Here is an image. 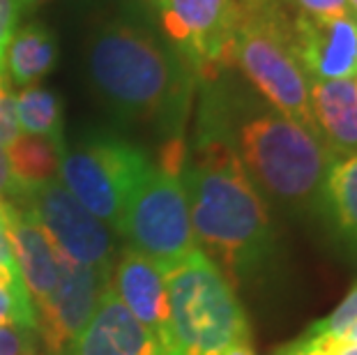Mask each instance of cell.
I'll list each match as a JSON object with an SVG mask.
<instances>
[{"mask_svg":"<svg viewBox=\"0 0 357 355\" xmlns=\"http://www.w3.org/2000/svg\"><path fill=\"white\" fill-rule=\"evenodd\" d=\"M233 67H240L272 109L321 139L309 104V79L295 51L293 17H286L277 0H238Z\"/></svg>","mask_w":357,"mask_h":355,"instance_id":"cell-5","label":"cell"},{"mask_svg":"<svg viewBox=\"0 0 357 355\" xmlns=\"http://www.w3.org/2000/svg\"><path fill=\"white\" fill-rule=\"evenodd\" d=\"M109 286L118 300L159 339L166 351L169 337V291L166 275L150 259L134 249H125L120 261L113 263Z\"/></svg>","mask_w":357,"mask_h":355,"instance_id":"cell-14","label":"cell"},{"mask_svg":"<svg viewBox=\"0 0 357 355\" xmlns=\"http://www.w3.org/2000/svg\"><path fill=\"white\" fill-rule=\"evenodd\" d=\"M21 3H24V7H28V10H33V7L49 3V0H21Z\"/></svg>","mask_w":357,"mask_h":355,"instance_id":"cell-28","label":"cell"},{"mask_svg":"<svg viewBox=\"0 0 357 355\" xmlns=\"http://www.w3.org/2000/svg\"><path fill=\"white\" fill-rule=\"evenodd\" d=\"M5 150L12 173L24 187L56 178L60 171V157L65 153V148H58L49 139L33 137V134H19Z\"/></svg>","mask_w":357,"mask_h":355,"instance_id":"cell-18","label":"cell"},{"mask_svg":"<svg viewBox=\"0 0 357 355\" xmlns=\"http://www.w3.org/2000/svg\"><path fill=\"white\" fill-rule=\"evenodd\" d=\"M323 208L357 254V155L332 160L323 185Z\"/></svg>","mask_w":357,"mask_h":355,"instance_id":"cell-17","label":"cell"},{"mask_svg":"<svg viewBox=\"0 0 357 355\" xmlns=\"http://www.w3.org/2000/svg\"><path fill=\"white\" fill-rule=\"evenodd\" d=\"M180 178L201 252L231 286L256 277L275 254V226L268 203L235 155L217 86L203 97L194 146L187 150Z\"/></svg>","mask_w":357,"mask_h":355,"instance_id":"cell-1","label":"cell"},{"mask_svg":"<svg viewBox=\"0 0 357 355\" xmlns=\"http://www.w3.org/2000/svg\"><path fill=\"white\" fill-rule=\"evenodd\" d=\"M67 355H169L159 339L118 300L109 284L104 286L97 307L86 328Z\"/></svg>","mask_w":357,"mask_h":355,"instance_id":"cell-12","label":"cell"},{"mask_svg":"<svg viewBox=\"0 0 357 355\" xmlns=\"http://www.w3.org/2000/svg\"><path fill=\"white\" fill-rule=\"evenodd\" d=\"M159 24L192 72L205 83L233 67L238 0H155Z\"/></svg>","mask_w":357,"mask_h":355,"instance_id":"cell-8","label":"cell"},{"mask_svg":"<svg viewBox=\"0 0 357 355\" xmlns=\"http://www.w3.org/2000/svg\"><path fill=\"white\" fill-rule=\"evenodd\" d=\"M0 326H21L28 330H37V314L33 302L14 296V293L0 286Z\"/></svg>","mask_w":357,"mask_h":355,"instance_id":"cell-21","label":"cell"},{"mask_svg":"<svg viewBox=\"0 0 357 355\" xmlns=\"http://www.w3.org/2000/svg\"><path fill=\"white\" fill-rule=\"evenodd\" d=\"M302 12L309 17H351V5L348 0H295Z\"/></svg>","mask_w":357,"mask_h":355,"instance_id":"cell-26","label":"cell"},{"mask_svg":"<svg viewBox=\"0 0 357 355\" xmlns=\"http://www.w3.org/2000/svg\"><path fill=\"white\" fill-rule=\"evenodd\" d=\"M222 93L235 155L265 203L288 213L323 208V185L332 164L323 141L252 97Z\"/></svg>","mask_w":357,"mask_h":355,"instance_id":"cell-3","label":"cell"},{"mask_svg":"<svg viewBox=\"0 0 357 355\" xmlns=\"http://www.w3.org/2000/svg\"><path fill=\"white\" fill-rule=\"evenodd\" d=\"M21 206H26L35 215L42 229L49 233L60 252H65L72 261L97 270L106 279H111L113 270V238L109 229L86 210L74 196L67 192L56 178L47 183L28 187L21 196Z\"/></svg>","mask_w":357,"mask_h":355,"instance_id":"cell-9","label":"cell"},{"mask_svg":"<svg viewBox=\"0 0 357 355\" xmlns=\"http://www.w3.org/2000/svg\"><path fill=\"white\" fill-rule=\"evenodd\" d=\"M0 355H40L37 330L21 326H0Z\"/></svg>","mask_w":357,"mask_h":355,"instance_id":"cell-23","label":"cell"},{"mask_svg":"<svg viewBox=\"0 0 357 355\" xmlns=\"http://www.w3.org/2000/svg\"><path fill=\"white\" fill-rule=\"evenodd\" d=\"M169 355H224L252 342L247 312L224 273L194 249L166 273Z\"/></svg>","mask_w":357,"mask_h":355,"instance_id":"cell-4","label":"cell"},{"mask_svg":"<svg viewBox=\"0 0 357 355\" xmlns=\"http://www.w3.org/2000/svg\"><path fill=\"white\" fill-rule=\"evenodd\" d=\"M348 5H351V12H353V17L357 19V0H348Z\"/></svg>","mask_w":357,"mask_h":355,"instance_id":"cell-30","label":"cell"},{"mask_svg":"<svg viewBox=\"0 0 357 355\" xmlns=\"http://www.w3.org/2000/svg\"><path fill=\"white\" fill-rule=\"evenodd\" d=\"M298 60L309 81L357 79V19L353 17H293Z\"/></svg>","mask_w":357,"mask_h":355,"instance_id":"cell-11","label":"cell"},{"mask_svg":"<svg viewBox=\"0 0 357 355\" xmlns=\"http://www.w3.org/2000/svg\"><path fill=\"white\" fill-rule=\"evenodd\" d=\"M58 63V40L51 30L40 24L30 21L28 26L17 30L10 42L5 58V70L10 72L12 83L17 86H37Z\"/></svg>","mask_w":357,"mask_h":355,"instance_id":"cell-16","label":"cell"},{"mask_svg":"<svg viewBox=\"0 0 357 355\" xmlns=\"http://www.w3.org/2000/svg\"><path fill=\"white\" fill-rule=\"evenodd\" d=\"M95 93L127 123L155 125L166 139L185 132L192 100V67L176 49L123 21L97 28L86 49Z\"/></svg>","mask_w":357,"mask_h":355,"instance_id":"cell-2","label":"cell"},{"mask_svg":"<svg viewBox=\"0 0 357 355\" xmlns=\"http://www.w3.org/2000/svg\"><path fill=\"white\" fill-rule=\"evenodd\" d=\"M10 77L3 74L0 77V146H10L21 134L19 120H17V102H14Z\"/></svg>","mask_w":357,"mask_h":355,"instance_id":"cell-22","label":"cell"},{"mask_svg":"<svg viewBox=\"0 0 357 355\" xmlns=\"http://www.w3.org/2000/svg\"><path fill=\"white\" fill-rule=\"evenodd\" d=\"M346 339H353V342H357V323H353V328L348 330V335H346Z\"/></svg>","mask_w":357,"mask_h":355,"instance_id":"cell-29","label":"cell"},{"mask_svg":"<svg viewBox=\"0 0 357 355\" xmlns=\"http://www.w3.org/2000/svg\"><path fill=\"white\" fill-rule=\"evenodd\" d=\"M153 162L139 146L116 134H88L60 157V180L100 222L118 229L129 199Z\"/></svg>","mask_w":357,"mask_h":355,"instance_id":"cell-6","label":"cell"},{"mask_svg":"<svg viewBox=\"0 0 357 355\" xmlns=\"http://www.w3.org/2000/svg\"><path fill=\"white\" fill-rule=\"evenodd\" d=\"M116 231L129 249L150 259L164 275L199 249L182 178L162 171L157 164L136 187Z\"/></svg>","mask_w":357,"mask_h":355,"instance_id":"cell-7","label":"cell"},{"mask_svg":"<svg viewBox=\"0 0 357 355\" xmlns=\"http://www.w3.org/2000/svg\"><path fill=\"white\" fill-rule=\"evenodd\" d=\"M17 102V120L19 130L33 137L49 139L58 148L63 143V100L42 86H28L14 97Z\"/></svg>","mask_w":357,"mask_h":355,"instance_id":"cell-19","label":"cell"},{"mask_svg":"<svg viewBox=\"0 0 357 355\" xmlns=\"http://www.w3.org/2000/svg\"><path fill=\"white\" fill-rule=\"evenodd\" d=\"M24 3L21 0H0V77L5 74V58L14 33H17Z\"/></svg>","mask_w":357,"mask_h":355,"instance_id":"cell-24","label":"cell"},{"mask_svg":"<svg viewBox=\"0 0 357 355\" xmlns=\"http://www.w3.org/2000/svg\"><path fill=\"white\" fill-rule=\"evenodd\" d=\"M309 104L332 160L357 155V81H309Z\"/></svg>","mask_w":357,"mask_h":355,"instance_id":"cell-15","label":"cell"},{"mask_svg":"<svg viewBox=\"0 0 357 355\" xmlns=\"http://www.w3.org/2000/svg\"><path fill=\"white\" fill-rule=\"evenodd\" d=\"M5 222L21 279H24L37 314V309L51 298L58 286V247L53 245L49 233L42 229L35 215L21 203L5 201Z\"/></svg>","mask_w":357,"mask_h":355,"instance_id":"cell-13","label":"cell"},{"mask_svg":"<svg viewBox=\"0 0 357 355\" xmlns=\"http://www.w3.org/2000/svg\"><path fill=\"white\" fill-rule=\"evenodd\" d=\"M58 268L60 279L56 291L37 309V330L42 332L47 355H67L93 316L104 286L109 284L104 275L72 261L60 249Z\"/></svg>","mask_w":357,"mask_h":355,"instance_id":"cell-10","label":"cell"},{"mask_svg":"<svg viewBox=\"0 0 357 355\" xmlns=\"http://www.w3.org/2000/svg\"><path fill=\"white\" fill-rule=\"evenodd\" d=\"M224 355H256V353L252 349V342H247V344H235L233 349H229Z\"/></svg>","mask_w":357,"mask_h":355,"instance_id":"cell-27","label":"cell"},{"mask_svg":"<svg viewBox=\"0 0 357 355\" xmlns=\"http://www.w3.org/2000/svg\"><path fill=\"white\" fill-rule=\"evenodd\" d=\"M357 323V284L346 293V298L339 302L337 309H332L328 316L318 319L316 323L302 332L307 337H332V339H344L348 330Z\"/></svg>","mask_w":357,"mask_h":355,"instance_id":"cell-20","label":"cell"},{"mask_svg":"<svg viewBox=\"0 0 357 355\" xmlns=\"http://www.w3.org/2000/svg\"><path fill=\"white\" fill-rule=\"evenodd\" d=\"M28 187H24L17 180V176L12 173L10 160H7V150L5 146H0V201H21V196L26 194Z\"/></svg>","mask_w":357,"mask_h":355,"instance_id":"cell-25","label":"cell"}]
</instances>
